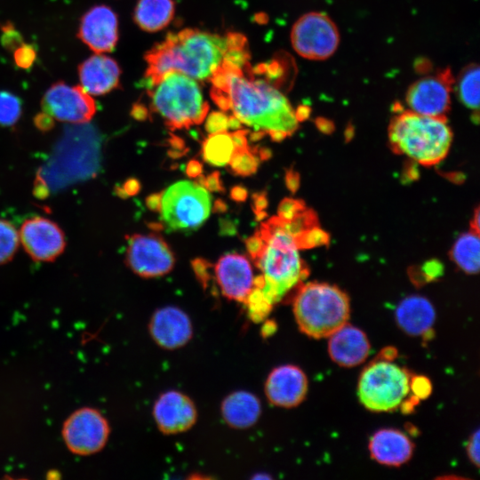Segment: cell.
<instances>
[{
	"mask_svg": "<svg viewBox=\"0 0 480 480\" xmlns=\"http://www.w3.org/2000/svg\"><path fill=\"white\" fill-rule=\"evenodd\" d=\"M162 196L163 192L153 193L148 196L145 200L148 209L155 212H159L162 206Z\"/></svg>",
	"mask_w": 480,
	"mask_h": 480,
	"instance_id": "7bdbcfd3",
	"label": "cell"
},
{
	"mask_svg": "<svg viewBox=\"0 0 480 480\" xmlns=\"http://www.w3.org/2000/svg\"><path fill=\"white\" fill-rule=\"evenodd\" d=\"M20 236L15 227L0 219V265L10 261L19 246Z\"/></svg>",
	"mask_w": 480,
	"mask_h": 480,
	"instance_id": "f546056e",
	"label": "cell"
},
{
	"mask_svg": "<svg viewBox=\"0 0 480 480\" xmlns=\"http://www.w3.org/2000/svg\"><path fill=\"white\" fill-rule=\"evenodd\" d=\"M203 172V164L196 159H191L186 166V173L190 178H196Z\"/></svg>",
	"mask_w": 480,
	"mask_h": 480,
	"instance_id": "7dc6e473",
	"label": "cell"
},
{
	"mask_svg": "<svg viewBox=\"0 0 480 480\" xmlns=\"http://www.w3.org/2000/svg\"><path fill=\"white\" fill-rule=\"evenodd\" d=\"M242 123L234 115L228 118V128L231 130H237L241 127Z\"/></svg>",
	"mask_w": 480,
	"mask_h": 480,
	"instance_id": "816d5d0a",
	"label": "cell"
},
{
	"mask_svg": "<svg viewBox=\"0 0 480 480\" xmlns=\"http://www.w3.org/2000/svg\"><path fill=\"white\" fill-rule=\"evenodd\" d=\"M148 328L154 342L166 350L182 348L194 334L189 316L176 306H165L155 310Z\"/></svg>",
	"mask_w": 480,
	"mask_h": 480,
	"instance_id": "9a60e30c",
	"label": "cell"
},
{
	"mask_svg": "<svg viewBox=\"0 0 480 480\" xmlns=\"http://www.w3.org/2000/svg\"><path fill=\"white\" fill-rule=\"evenodd\" d=\"M477 64L468 65L460 72L457 81V93L460 102L471 110L479 108L480 71Z\"/></svg>",
	"mask_w": 480,
	"mask_h": 480,
	"instance_id": "83f0119b",
	"label": "cell"
},
{
	"mask_svg": "<svg viewBox=\"0 0 480 480\" xmlns=\"http://www.w3.org/2000/svg\"><path fill=\"white\" fill-rule=\"evenodd\" d=\"M257 231L265 241L262 253L253 261L264 276V285L259 290L273 307L300 285L308 270L300 257L296 237L278 216L262 223Z\"/></svg>",
	"mask_w": 480,
	"mask_h": 480,
	"instance_id": "3957f363",
	"label": "cell"
},
{
	"mask_svg": "<svg viewBox=\"0 0 480 480\" xmlns=\"http://www.w3.org/2000/svg\"><path fill=\"white\" fill-rule=\"evenodd\" d=\"M133 118L143 121L148 118V112L145 106L141 104L133 105L131 112Z\"/></svg>",
	"mask_w": 480,
	"mask_h": 480,
	"instance_id": "681fc988",
	"label": "cell"
},
{
	"mask_svg": "<svg viewBox=\"0 0 480 480\" xmlns=\"http://www.w3.org/2000/svg\"><path fill=\"white\" fill-rule=\"evenodd\" d=\"M247 189L241 185H236L230 189V198L236 203L244 202L247 199Z\"/></svg>",
	"mask_w": 480,
	"mask_h": 480,
	"instance_id": "bcb514c9",
	"label": "cell"
},
{
	"mask_svg": "<svg viewBox=\"0 0 480 480\" xmlns=\"http://www.w3.org/2000/svg\"><path fill=\"white\" fill-rule=\"evenodd\" d=\"M368 448L371 457L380 464L397 467L412 458L414 446L402 431L385 428L373 434Z\"/></svg>",
	"mask_w": 480,
	"mask_h": 480,
	"instance_id": "7402d4cb",
	"label": "cell"
},
{
	"mask_svg": "<svg viewBox=\"0 0 480 480\" xmlns=\"http://www.w3.org/2000/svg\"><path fill=\"white\" fill-rule=\"evenodd\" d=\"M436 312L431 302L420 295L404 299L396 309L398 326L411 336H420L431 330Z\"/></svg>",
	"mask_w": 480,
	"mask_h": 480,
	"instance_id": "cb8c5ba5",
	"label": "cell"
},
{
	"mask_svg": "<svg viewBox=\"0 0 480 480\" xmlns=\"http://www.w3.org/2000/svg\"><path fill=\"white\" fill-rule=\"evenodd\" d=\"M77 36L96 53L113 51L118 40V20L107 5H95L82 17Z\"/></svg>",
	"mask_w": 480,
	"mask_h": 480,
	"instance_id": "ac0fdd59",
	"label": "cell"
},
{
	"mask_svg": "<svg viewBox=\"0 0 480 480\" xmlns=\"http://www.w3.org/2000/svg\"><path fill=\"white\" fill-rule=\"evenodd\" d=\"M210 210V195L195 182H176L162 196V220L172 230L198 228L207 220Z\"/></svg>",
	"mask_w": 480,
	"mask_h": 480,
	"instance_id": "ba28073f",
	"label": "cell"
},
{
	"mask_svg": "<svg viewBox=\"0 0 480 480\" xmlns=\"http://www.w3.org/2000/svg\"><path fill=\"white\" fill-rule=\"evenodd\" d=\"M43 111L53 119L72 124L89 122L96 112L94 100L81 86L53 84L42 99Z\"/></svg>",
	"mask_w": 480,
	"mask_h": 480,
	"instance_id": "7c38bea8",
	"label": "cell"
},
{
	"mask_svg": "<svg viewBox=\"0 0 480 480\" xmlns=\"http://www.w3.org/2000/svg\"><path fill=\"white\" fill-rule=\"evenodd\" d=\"M328 338L330 357L340 366H356L369 356L371 346L366 334L361 329L348 323Z\"/></svg>",
	"mask_w": 480,
	"mask_h": 480,
	"instance_id": "ffe728a7",
	"label": "cell"
},
{
	"mask_svg": "<svg viewBox=\"0 0 480 480\" xmlns=\"http://www.w3.org/2000/svg\"><path fill=\"white\" fill-rule=\"evenodd\" d=\"M13 59L18 68L28 69L34 64L36 52L31 44L23 43L13 51Z\"/></svg>",
	"mask_w": 480,
	"mask_h": 480,
	"instance_id": "1f68e13d",
	"label": "cell"
},
{
	"mask_svg": "<svg viewBox=\"0 0 480 480\" xmlns=\"http://www.w3.org/2000/svg\"><path fill=\"white\" fill-rule=\"evenodd\" d=\"M34 123L35 125L43 132L51 130L54 124L53 118L44 111L35 116Z\"/></svg>",
	"mask_w": 480,
	"mask_h": 480,
	"instance_id": "b9f144b4",
	"label": "cell"
},
{
	"mask_svg": "<svg viewBox=\"0 0 480 480\" xmlns=\"http://www.w3.org/2000/svg\"><path fill=\"white\" fill-rule=\"evenodd\" d=\"M228 118L222 112H212L205 122V130L209 133H215L227 131Z\"/></svg>",
	"mask_w": 480,
	"mask_h": 480,
	"instance_id": "e575fe53",
	"label": "cell"
},
{
	"mask_svg": "<svg viewBox=\"0 0 480 480\" xmlns=\"http://www.w3.org/2000/svg\"><path fill=\"white\" fill-rule=\"evenodd\" d=\"M1 31L2 44L8 51H14L24 43L21 35L15 29L11 22L1 25Z\"/></svg>",
	"mask_w": 480,
	"mask_h": 480,
	"instance_id": "d6a6232c",
	"label": "cell"
},
{
	"mask_svg": "<svg viewBox=\"0 0 480 480\" xmlns=\"http://www.w3.org/2000/svg\"><path fill=\"white\" fill-rule=\"evenodd\" d=\"M246 251L254 261L262 253L265 247V241L260 234L256 231L254 235L245 239Z\"/></svg>",
	"mask_w": 480,
	"mask_h": 480,
	"instance_id": "74e56055",
	"label": "cell"
},
{
	"mask_svg": "<svg viewBox=\"0 0 480 480\" xmlns=\"http://www.w3.org/2000/svg\"><path fill=\"white\" fill-rule=\"evenodd\" d=\"M304 210V204L301 201L285 198L280 203L277 212L278 217L281 220L289 221L294 219Z\"/></svg>",
	"mask_w": 480,
	"mask_h": 480,
	"instance_id": "836d02e7",
	"label": "cell"
},
{
	"mask_svg": "<svg viewBox=\"0 0 480 480\" xmlns=\"http://www.w3.org/2000/svg\"><path fill=\"white\" fill-rule=\"evenodd\" d=\"M19 236L27 253L37 261H52L66 246L61 228L51 220L40 216L26 220Z\"/></svg>",
	"mask_w": 480,
	"mask_h": 480,
	"instance_id": "4fadbf2b",
	"label": "cell"
},
{
	"mask_svg": "<svg viewBox=\"0 0 480 480\" xmlns=\"http://www.w3.org/2000/svg\"><path fill=\"white\" fill-rule=\"evenodd\" d=\"M210 81L211 93L227 98L229 109L242 124L287 135L298 128L296 110L287 98L270 82L257 78L251 66L244 69L224 60Z\"/></svg>",
	"mask_w": 480,
	"mask_h": 480,
	"instance_id": "6da1fadb",
	"label": "cell"
},
{
	"mask_svg": "<svg viewBox=\"0 0 480 480\" xmlns=\"http://www.w3.org/2000/svg\"><path fill=\"white\" fill-rule=\"evenodd\" d=\"M125 263L139 276L153 278L171 272L175 258L160 236L134 234L127 238Z\"/></svg>",
	"mask_w": 480,
	"mask_h": 480,
	"instance_id": "30bf717a",
	"label": "cell"
},
{
	"mask_svg": "<svg viewBox=\"0 0 480 480\" xmlns=\"http://www.w3.org/2000/svg\"><path fill=\"white\" fill-rule=\"evenodd\" d=\"M228 209L227 204L221 200L217 199L213 205V211L217 212H224Z\"/></svg>",
	"mask_w": 480,
	"mask_h": 480,
	"instance_id": "f5cc1de1",
	"label": "cell"
},
{
	"mask_svg": "<svg viewBox=\"0 0 480 480\" xmlns=\"http://www.w3.org/2000/svg\"><path fill=\"white\" fill-rule=\"evenodd\" d=\"M411 379L407 370L387 359L372 362L359 377V400L372 412L395 411L408 399Z\"/></svg>",
	"mask_w": 480,
	"mask_h": 480,
	"instance_id": "52a82bcc",
	"label": "cell"
},
{
	"mask_svg": "<svg viewBox=\"0 0 480 480\" xmlns=\"http://www.w3.org/2000/svg\"><path fill=\"white\" fill-rule=\"evenodd\" d=\"M308 381L305 372L297 365L275 367L268 375L264 392L268 402L277 407L292 408L306 397Z\"/></svg>",
	"mask_w": 480,
	"mask_h": 480,
	"instance_id": "e0dca14e",
	"label": "cell"
},
{
	"mask_svg": "<svg viewBox=\"0 0 480 480\" xmlns=\"http://www.w3.org/2000/svg\"><path fill=\"white\" fill-rule=\"evenodd\" d=\"M248 132L247 130H236L230 133L235 148H244L248 146L246 137Z\"/></svg>",
	"mask_w": 480,
	"mask_h": 480,
	"instance_id": "f6af8a7d",
	"label": "cell"
},
{
	"mask_svg": "<svg viewBox=\"0 0 480 480\" xmlns=\"http://www.w3.org/2000/svg\"><path fill=\"white\" fill-rule=\"evenodd\" d=\"M191 266L198 281L204 287H206L207 282L211 278L212 264L205 259L196 258L191 261Z\"/></svg>",
	"mask_w": 480,
	"mask_h": 480,
	"instance_id": "d590c367",
	"label": "cell"
},
{
	"mask_svg": "<svg viewBox=\"0 0 480 480\" xmlns=\"http://www.w3.org/2000/svg\"><path fill=\"white\" fill-rule=\"evenodd\" d=\"M109 433V424L104 415L89 407L75 411L62 428L67 447L78 455H91L100 452L107 444Z\"/></svg>",
	"mask_w": 480,
	"mask_h": 480,
	"instance_id": "8fae6325",
	"label": "cell"
},
{
	"mask_svg": "<svg viewBox=\"0 0 480 480\" xmlns=\"http://www.w3.org/2000/svg\"><path fill=\"white\" fill-rule=\"evenodd\" d=\"M292 310L304 334L315 339L328 338L348 323L349 299L335 285L311 282L299 286Z\"/></svg>",
	"mask_w": 480,
	"mask_h": 480,
	"instance_id": "5b68a950",
	"label": "cell"
},
{
	"mask_svg": "<svg viewBox=\"0 0 480 480\" xmlns=\"http://www.w3.org/2000/svg\"><path fill=\"white\" fill-rule=\"evenodd\" d=\"M168 142L171 146V148L177 151L187 152L188 148H185V143L182 139L176 135H171Z\"/></svg>",
	"mask_w": 480,
	"mask_h": 480,
	"instance_id": "f907efd6",
	"label": "cell"
},
{
	"mask_svg": "<svg viewBox=\"0 0 480 480\" xmlns=\"http://www.w3.org/2000/svg\"><path fill=\"white\" fill-rule=\"evenodd\" d=\"M252 209L255 214L264 212L268 201L265 192H256L252 196Z\"/></svg>",
	"mask_w": 480,
	"mask_h": 480,
	"instance_id": "60d3db41",
	"label": "cell"
},
{
	"mask_svg": "<svg viewBox=\"0 0 480 480\" xmlns=\"http://www.w3.org/2000/svg\"><path fill=\"white\" fill-rule=\"evenodd\" d=\"M259 397L247 390H236L224 397L220 414L224 422L235 429H247L255 425L261 415Z\"/></svg>",
	"mask_w": 480,
	"mask_h": 480,
	"instance_id": "603a6c76",
	"label": "cell"
},
{
	"mask_svg": "<svg viewBox=\"0 0 480 480\" xmlns=\"http://www.w3.org/2000/svg\"><path fill=\"white\" fill-rule=\"evenodd\" d=\"M234 149L231 134L227 131L210 133L203 142L202 156L209 164L220 167L228 164Z\"/></svg>",
	"mask_w": 480,
	"mask_h": 480,
	"instance_id": "4316f807",
	"label": "cell"
},
{
	"mask_svg": "<svg viewBox=\"0 0 480 480\" xmlns=\"http://www.w3.org/2000/svg\"><path fill=\"white\" fill-rule=\"evenodd\" d=\"M291 44L295 52L308 60H325L332 57L340 43L336 23L323 12H308L293 24Z\"/></svg>",
	"mask_w": 480,
	"mask_h": 480,
	"instance_id": "9c48e42d",
	"label": "cell"
},
{
	"mask_svg": "<svg viewBox=\"0 0 480 480\" xmlns=\"http://www.w3.org/2000/svg\"><path fill=\"white\" fill-rule=\"evenodd\" d=\"M153 419L164 435H177L189 430L197 420L194 401L183 392L168 390L162 393L153 405Z\"/></svg>",
	"mask_w": 480,
	"mask_h": 480,
	"instance_id": "5bb4252c",
	"label": "cell"
},
{
	"mask_svg": "<svg viewBox=\"0 0 480 480\" xmlns=\"http://www.w3.org/2000/svg\"><path fill=\"white\" fill-rule=\"evenodd\" d=\"M452 259L468 274H476L480 266V240L478 233L471 230L460 235L452 248Z\"/></svg>",
	"mask_w": 480,
	"mask_h": 480,
	"instance_id": "484cf974",
	"label": "cell"
},
{
	"mask_svg": "<svg viewBox=\"0 0 480 480\" xmlns=\"http://www.w3.org/2000/svg\"><path fill=\"white\" fill-rule=\"evenodd\" d=\"M266 134L267 132L262 130H255L250 134V140L252 141H257L261 140Z\"/></svg>",
	"mask_w": 480,
	"mask_h": 480,
	"instance_id": "db71d44e",
	"label": "cell"
},
{
	"mask_svg": "<svg viewBox=\"0 0 480 480\" xmlns=\"http://www.w3.org/2000/svg\"><path fill=\"white\" fill-rule=\"evenodd\" d=\"M246 45L245 36L234 32L221 36L186 28L169 33L146 53V86L172 71L197 81L210 80L232 49Z\"/></svg>",
	"mask_w": 480,
	"mask_h": 480,
	"instance_id": "7a4b0ae2",
	"label": "cell"
},
{
	"mask_svg": "<svg viewBox=\"0 0 480 480\" xmlns=\"http://www.w3.org/2000/svg\"><path fill=\"white\" fill-rule=\"evenodd\" d=\"M388 138L396 153L420 164L434 165L446 156L452 132L444 117L423 116L406 110L392 119Z\"/></svg>",
	"mask_w": 480,
	"mask_h": 480,
	"instance_id": "277c9868",
	"label": "cell"
},
{
	"mask_svg": "<svg viewBox=\"0 0 480 480\" xmlns=\"http://www.w3.org/2000/svg\"><path fill=\"white\" fill-rule=\"evenodd\" d=\"M408 110L444 117L451 106V85L446 76H428L412 83L405 95Z\"/></svg>",
	"mask_w": 480,
	"mask_h": 480,
	"instance_id": "2e32d148",
	"label": "cell"
},
{
	"mask_svg": "<svg viewBox=\"0 0 480 480\" xmlns=\"http://www.w3.org/2000/svg\"><path fill=\"white\" fill-rule=\"evenodd\" d=\"M204 188L212 192H223L224 187L222 185L220 172L214 171L205 177Z\"/></svg>",
	"mask_w": 480,
	"mask_h": 480,
	"instance_id": "ab89813d",
	"label": "cell"
},
{
	"mask_svg": "<svg viewBox=\"0 0 480 480\" xmlns=\"http://www.w3.org/2000/svg\"><path fill=\"white\" fill-rule=\"evenodd\" d=\"M21 115V101L7 91H0V125L14 124Z\"/></svg>",
	"mask_w": 480,
	"mask_h": 480,
	"instance_id": "4dcf8cb0",
	"label": "cell"
},
{
	"mask_svg": "<svg viewBox=\"0 0 480 480\" xmlns=\"http://www.w3.org/2000/svg\"><path fill=\"white\" fill-rule=\"evenodd\" d=\"M285 183L287 188L292 191L295 192L299 187L300 179L297 172L293 170H289L285 175Z\"/></svg>",
	"mask_w": 480,
	"mask_h": 480,
	"instance_id": "c3c4849f",
	"label": "cell"
},
{
	"mask_svg": "<svg viewBox=\"0 0 480 480\" xmlns=\"http://www.w3.org/2000/svg\"><path fill=\"white\" fill-rule=\"evenodd\" d=\"M81 87L90 95H104L119 85L121 69L117 62L104 54L96 53L78 67Z\"/></svg>",
	"mask_w": 480,
	"mask_h": 480,
	"instance_id": "44dd1931",
	"label": "cell"
},
{
	"mask_svg": "<svg viewBox=\"0 0 480 480\" xmlns=\"http://www.w3.org/2000/svg\"><path fill=\"white\" fill-rule=\"evenodd\" d=\"M217 284L223 296L244 303L253 287V273L248 259L238 253L222 255L214 267Z\"/></svg>",
	"mask_w": 480,
	"mask_h": 480,
	"instance_id": "d6986e66",
	"label": "cell"
},
{
	"mask_svg": "<svg viewBox=\"0 0 480 480\" xmlns=\"http://www.w3.org/2000/svg\"><path fill=\"white\" fill-rule=\"evenodd\" d=\"M412 395L418 399L426 398L431 392L430 380L423 376H415L411 379Z\"/></svg>",
	"mask_w": 480,
	"mask_h": 480,
	"instance_id": "8d00e7d4",
	"label": "cell"
},
{
	"mask_svg": "<svg viewBox=\"0 0 480 480\" xmlns=\"http://www.w3.org/2000/svg\"><path fill=\"white\" fill-rule=\"evenodd\" d=\"M126 196L137 195L140 190V182L136 178L127 179L122 186Z\"/></svg>",
	"mask_w": 480,
	"mask_h": 480,
	"instance_id": "ee69618b",
	"label": "cell"
},
{
	"mask_svg": "<svg viewBox=\"0 0 480 480\" xmlns=\"http://www.w3.org/2000/svg\"><path fill=\"white\" fill-rule=\"evenodd\" d=\"M260 159L247 146L244 148H235L228 161L231 172L239 176H250L256 172Z\"/></svg>",
	"mask_w": 480,
	"mask_h": 480,
	"instance_id": "f1b7e54d",
	"label": "cell"
},
{
	"mask_svg": "<svg viewBox=\"0 0 480 480\" xmlns=\"http://www.w3.org/2000/svg\"><path fill=\"white\" fill-rule=\"evenodd\" d=\"M479 430H476L469 438L467 445V454L471 462L479 466Z\"/></svg>",
	"mask_w": 480,
	"mask_h": 480,
	"instance_id": "f35d334b",
	"label": "cell"
},
{
	"mask_svg": "<svg viewBox=\"0 0 480 480\" xmlns=\"http://www.w3.org/2000/svg\"><path fill=\"white\" fill-rule=\"evenodd\" d=\"M174 15L172 0H139L133 19L144 31L156 32L166 27Z\"/></svg>",
	"mask_w": 480,
	"mask_h": 480,
	"instance_id": "d4e9b609",
	"label": "cell"
},
{
	"mask_svg": "<svg viewBox=\"0 0 480 480\" xmlns=\"http://www.w3.org/2000/svg\"><path fill=\"white\" fill-rule=\"evenodd\" d=\"M151 107L171 130L188 128L204 120L209 105L195 79L179 72H169L147 87Z\"/></svg>",
	"mask_w": 480,
	"mask_h": 480,
	"instance_id": "8992f818",
	"label": "cell"
}]
</instances>
